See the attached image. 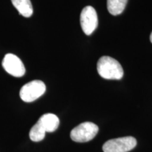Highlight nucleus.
I'll use <instances>...</instances> for the list:
<instances>
[{
	"label": "nucleus",
	"mask_w": 152,
	"mask_h": 152,
	"mask_svg": "<svg viewBox=\"0 0 152 152\" xmlns=\"http://www.w3.org/2000/svg\"><path fill=\"white\" fill-rule=\"evenodd\" d=\"M96 68L101 77L107 80H120L124 73L120 63L108 56L101 57L97 62Z\"/></svg>",
	"instance_id": "obj_1"
},
{
	"label": "nucleus",
	"mask_w": 152,
	"mask_h": 152,
	"mask_svg": "<svg viewBox=\"0 0 152 152\" xmlns=\"http://www.w3.org/2000/svg\"><path fill=\"white\" fill-rule=\"evenodd\" d=\"M99 132L98 126L92 122L80 123L71 132V138L76 142H87L95 137Z\"/></svg>",
	"instance_id": "obj_2"
},
{
	"label": "nucleus",
	"mask_w": 152,
	"mask_h": 152,
	"mask_svg": "<svg viewBox=\"0 0 152 152\" xmlns=\"http://www.w3.org/2000/svg\"><path fill=\"white\" fill-rule=\"evenodd\" d=\"M46 85L41 80H33L26 83L20 91V99L25 102H32L45 94Z\"/></svg>",
	"instance_id": "obj_3"
},
{
	"label": "nucleus",
	"mask_w": 152,
	"mask_h": 152,
	"mask_svg": "<svg viewBox=\"0 0 152 152\" xmlns=\"http://www.w3.org/2000/svg\"><path fill=\"white\" fill-rule=\"evenodd\" d=\"M137 145L136 139L133 137H124L108 140L104 144V152H128Z\"/></svg>",
	"instance_id": "obj_4"
},
{
	"label": "nucleus",
	"mask_w": 152,
	"mask_h": 152,
	"mask_svg": "<svg viewBox=\"0 0 152 152\" xmlns=\"http://www.w3.org/2000/svg\"><path fill=\"white\" fill-rule=\"evenodd\" d=\"M80 20L82 29L87 35H90L98 26L97 14L91 6H87L83 9Z\"/></svg>",
	"instance_id": "obj_5"
},
{
	"label": "nucleus",
	"mask_w": 152,
	"mask_h": 152,
	"mask_svg": "<svg viewBox=\"0 0 152 152\" xmlns=\"http://www.w3.org/2000/svg\"><path fill=\"white\" fill-rule=\"evenodd\" d=\"M2 66L7 73L14 77H22L26 73L23 63L15 54H6L2 60Z\"/></svg>",
	"instance_id": "obj_6"
},
{
	"label": "nucleus",
	"mask_w": 152,
	"mask_h": 152,
	"mask_svg": "<svg viewBox=\"0 0 152 152\" xmlns=\"http://www.w3.org/2000/svg\"><path fill=\"white\" fill-rule=\"evenodd\" d=\"M38 123L46 132H53L58 128L59 119L55 114H44L38 120Z\"/></svg>",
	"instance_id": "obj_7"
},
{
	"label": "nucleus",
	"mask_w": 152,
	"mask_h": 152,
	"mask_svg": "<svg viewBox=\"0 0 152 152\" xmlns=\"http://www.w3.org/2000/svg\"><path fill=\"white\" fill-rule=\"evenodd\" d=\"M11 2L23 16L29 18L33 15V8L30 0H11Z\"/></svg>",
	"instance_id": "obj_8"
},
{
	"label": "nucleus",
	"mask_w": 152,
	"mask_h": 152,
	"mask_svg": "<svg viewBox=\"0 0 152 152\" xmlns=\"http://www.w3.org/2000/svg\"><path fill=\"white\" fill-rule=\"evenodd\" d=\"M128 0H107V9L110 14L117 16L122 14Z\"/></svg>",
	"instance_id": "obj_9"
},
{
	"label": "nucleus",
	"mask_w": 152,
	"mask_h": 152,
	"mask_svg": "<svg viewBox=\"0 0 152 152\" xmlns=\"http://www.w3.org/2000/svg\"><path fill=\"white\" fill-rule=\"evenodd\" d=\"M45 134H46V132L42 128V126L38 122L36 123L35 125H34L29 133L30 140L36 142L42 141L45 137Z\"/></svg>",
	"instance_id": "obj_10"
},
{
	"label": "nucleus",
	"mask_w": 152,
	"mask_h": 152,
	"mask_svg": "<svg viewBox=\"0 0 152 152\" xmlns=\"http://www.w3.org/2000/svg\"><path fill=\"white\" fill-rule=\"evenodd\" d=\"M150 41H151V42L152 43V32H151V35H150Z\"/></svg>",
	"instance_id": "obj_11"
}]
</instances>
